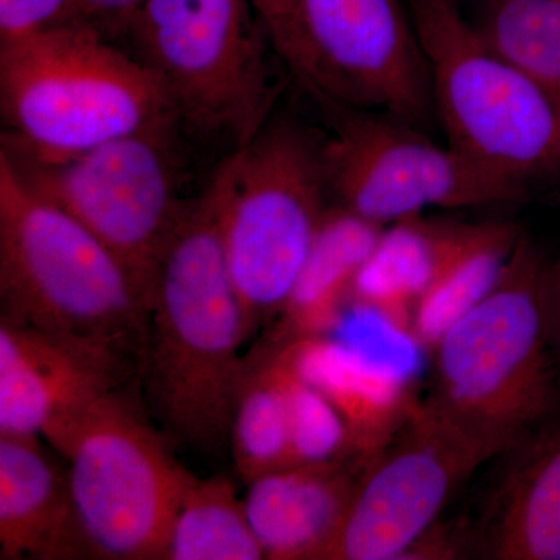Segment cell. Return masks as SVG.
I'll return each instance as SVG.
<instances>
[{
  "label": "cell",
  "instance_id": "cell-1",
  "mask_svg": "<svg viewBox=\"0 0 560 560\" xmlns=\"http://www.w3.org/2000/svg\"><path fill=\"white\" fill-rule=\"evenodd\" d=\"M249 337L208 184L180 210L150 283L138 386L147 415L173 447L209 458L230 453Z\"/></svg>",
  "mask_w": 560,
  "mask_h": 560
},
{
  "label": "cell",
  "instance_id": "cell-2",
  "mask_svg": "<svg viewBox=\"0 0 560 560\" xmlns=\"http://www.w3.org/2000/svg\"><path fill=\"white\" fill-rule=\"evenodd\" d=\"M548 272L550 264L522 234L499 282L430 350L425 400L490 458L556 423L560 359Z\"/></svg>",
  "mask_w": 560,
  "mask_h": 560
},
{
  "label": "cell",
  "instance_id": "cell-3",
  "mask_svg": "<svg viewBox=\"0 0 560 560\" xmlns=\"http://www.w3.org/2000/svg\"><path fill=\"white\" fill-rule=\"evenodd\" d=\"M0 319L116 357L139 377L149 293L83 224L0 153Z\"/></svg>",
  "mask_w": 560,
  "mask_h": 560
},
{
  "label": "cell",
  "instance_id": "cell-4",
  "mask_svg": "<svg viewBox=\"0 0 560 560\" xmlns=\"http://www.w3.org/2000/svg\"><path fill=\"white\" fill-rule=\"evenodd\" d=\"M0 109L2 143L43 160L178 127L153 73L120 44L77 22L0 39Z\"/></svg>",
  "mask_w": 560,
  "mask_h": 560
},
{
  "label": "cell",
  "instance_id": "cell-5",
  "mask_svg": "<svg viewBox=\"0 0 560 560\" xmlns=\"http://www.w3.org/2000/svg\"><path fill=\"white\" fill-rule=\"evenodd\" d=\"M320 149L323 138L272 114L208 183L249 335L285 307L329 209Z\"/></svg>",
  "mask_w": 560,
  "mask_h": 560
},
{
  "label": "cell",
  "instance_id": "cell-6",
  "mask_svg": "<svg viewBox=\"0 0 560 560\" xmlns=\"http://www.w3.org/2000/svg\"><path fill=\"white\" fill-rule=\"evenodd\" d=\"M124 43L187 138L231 153L275 114V49L250 0H142Z\"/></svg>",
  "mask_w": 560,
  "mask_h": 560
},
{
  "label": "cell",
  "instance_id": "cell-7",
  "mask_svg": "<svg viewBox=\"0 0 560 560\" xmlns=\"http://www.w3.org/2000/svg\"><path fill=\"white\" fill-rule=\"evenodd\" d=\"M448 145L525 186L560 171V101L490 49L456 0H411Z\"/></svg>",
  "mask_w": 560,
  "mask_h": 560
},
{
  "label": "cell",
  "instance_id": "cell-8",
  "mask_svg": "<svg viewBox=\"0 0 560 560\" xmlns=\"http://www.w3.org/2000/svg\"><path fill=\"white\" fill-rule=\"evenodd\" d=\"M49 444L68 459L88 559L164 560L176 512L195 475L130 389L95 405Z\"/></svg>",
  "mask_w": 560,
  "mask_h": 560
},
{
  "label": "cell",
  "instance_id": "cell-9",
  "mask_svg": "<svg viewBox=\"0 0 560 560\" xmlns=\"http://www.w3.org/2000/svg\"><path fill=\"white\" fill-rule=\"evenodd\" d=\"M180 138L179 128L167 125L61 160L5 143L0 153L36 195L108 246L150 294L154 264L187 201L179 197Z\"/></svg>",
  "mask_w": 560,
  "mask_h": 560
},
{
  "label": "cell",
  "instance_id": "cell-10",
  "mask_svg": "<svg viewBox=\"0 0 560 560\" xmlns=\"http://www.w3.org/2000/svg\"><path fill=\"white\" fill-rule=\"evenodd\" d=\"M324 113L331 124L320 149L329 197L378 226L429 209L485 208L525 197V186L431 142L408 121L342 106Z\"/></svg>",
  "mask_w": 560,
  "mask_h": 560
},
{
  "label": "cell",
  "instance_id": "cell-11",
  "mask_svg": "<svg viewBox=\"0 0 560 560\" xmlns=\"http://www.w3.org/2000/svg\"><path fill=\"white\" fill-rule=\"evenodd\" d=\"M489 459L420 397L404 425L361 470L324 560H405Z\"/></svg>",
  "mask_w": 560,
  "mask_h": 560
},
{
  "label": "cell",
  "instance_id": "cell-12",
  "mask_svg": "<svg viewBox=\"0 0 560 560\" xmlns=\"http://www.w3.org/2000/svg\"><path fill=\"white\" fill-rule=\"evenodd\" d=\"M320 108L377 109L419 127L433 108L429 65L397 0H300Z\"/></svg>",
  "mask_w": 560,
  "mask_h": 560
},
{
  "label": "cell",
  "instance_id": "cell-13",
  "mask_svg": "<svg viewBox=\"0 0 560 560\" xmlns=\"http://www.w3.org/2000/svg\"><path fill=\"white\" fill-rule=\"evenodd\" d=\"M131 383L136 372L105 350L0 319V434L54 441Z\"/></svg>",
  "mask_w": 560,
  "mask_h": 560
},
{
  "label": "cell",
  "instance_id": "cell-14",
  "mask_svg": "<svg viewBox=\"0 0 560 560\" xmlns=\"http://www.w3.org/2000/svg\"><path fill=\"white\" fill-rule=\"evenodd\" d=\"M366 464H293L248 482L246 515L265 559L324 560Z\"/></svg>",
  "mask_w": 560,
  "mask_h": 560
},
{
  "label": "cell",
  "instance_id": "cell-15",
  "mask_svg": "<svg viewBox=\"0 0 560 560\" xmlns=\"http://www.w3.org/2000/svg\"><path fill=\"white\" fill-rule=\"evenodd\" d=\"M294 372L329 399L360 463L381 452L420 399L404 374L329 335L285 340Z\"/></svg>",
  "mask_w": 560,
  "mask_h": 560
},
{
  "label": "cell",
  "instance_id": "cell-16",
  "mask_svg": "<svg viewBox=\"0 0 560 560\" xmlns=\"http://www.w3.org/2000/svg\"><path fill=\"white\" fill-rule=\"evenodd\" d=\"M470 528L471 555L560 560V423L517 451Z\"/></svg>",
  "mask_w": 560,
  "mask_h": 560
},
{
  "label": "cell",
  "instance_id": "cell-17",
  "mask_svg": "<svg viewBox=\"0 0 560 560\" xmlns=\"http://www.w3.org/2000/svg\"><path fill=\"white\" fill-rule=\"evenodd\" d=\"M0 559H88L68 470L39 436L0 434Z\"/></svg>",
  "mask_w": 560,
  "mask_h": 560
},
{
  "label": "cell",
  "instance_id": "cell-18",
  "mask_svg": "<svg viewBox=\"0 0 560 560\" xmlns=\"http://www.w3.org/2000/svg\"><path fill=\"white\" fill-rule=\"evenodd\" d=\"M477 230L478 224L422 215L389 224L353 280L350 304L382 315L401 334L410 335L419 301Z\"/></svg>",
  "mask_w": 560,
  "mask_h": 560
},
{
  "label": "cell",
  "instance_id": "cell-19",
  "mask_svg": "<svg viewBox=\"0 0 560 560\" xmlns=\"http://www.w3.org/2000/svg\"><path fill=\"white\" fill-rule=\"evenodd\" d=\"M383 230L340 206L327 209L272 335L280 340L329 335L350 304L353 280L370 260Z\"/></svg>",
  "mask_w": 560,
  "mask_h": 560
},
{
  "label": "cell",
  "instance_id": "cell-20",
  "mask_svg": "<svg viewBox=\"0 0 560 560\" xmlns=\"http://www.w3.org/2000/svg\"><path fill=\"white\" fill-rule=\"evenodd\" d=\"M285 341L267 338L245 355L232 416L230 455L242 481L293 466L290 453Z\"/></svg>",
  "mask_w": 560,
  "mask_h": 560
},
{
  "label": "cell",
  "instance_id": "cell-21",
  "mask_svg": "<svg viewBox=\"0 0 560 560\" xmlns=\"http://www.w3.org/2000/svg\"><path fill=\"white\" fill-rule=\"evenodd\" d=\"M521 237L514 224L480 223L471 241L419 301L408 337L430 352L444 331L499 282Z\"/></svg>",
  "mask_w": 560,
  "mask_h": 560
},
{
  "label": "cell",
  "instance_id": "cell-22",
  "mask_svg": "<svg viewBox=\"0 0 560 560\" xmlns=\"http://www.w3.org/2000/svg\"><path fill=\"white\" fill-rule=\"evenodd\" d=\"M243 500L223 475L195 478L180 501L164 560H260Z\"/></svg>",
  "mask_w": 560,
  "mask_h": 560
},
{
  "label": "cell",
  "instance_id": "cell-23",
  "mask_svg": "<svg viewBox=\"0 0 560 560\" xmlns=\"http://www.w3.org/2000/svg\"><path fill=\"white\" fill-rule=\"evenodd\" d=\"M482 40L560 101V0H488Z\"/></svg>",
  "mask_w": 560,
  "mask_h": 560
},
{
  "label": "cell",
  "instance_id": "cell-24",
  "mask_svg": "<svg viewBox=\"0 0 560 560\" xmlns=\"http://www.w3.org/2000/svg\"><path fill=\"white\" fill-rule=\"evenodd\" d=\"M287 350V341H285ZM287 375L290 453L293 464H319L357 459L350 451L348 427L329 399L311 383L302 381L290 363ZM359 460V459H357Z\"/></svg>",
  "mask_w": 560,
  "mask_h": 560
},
{
  "label": "cell",
  "instance_id": "cell-25",
  "mask_svg": "<svg viewBox=\"0 0 560 560\" xmlns=\"http://www.w3.org/2000/svg\"><path fill=\"white\" fill-rule=\"evenodd\" d=\"M272 44L276 57L283 62L302 91H308L311 70L302 35L300 0H250Z\"/></svg>",
  "mask_w": 560,
  "mask_h": 560
},
{
  "label": "cell",
  "instance_id": "cell-26",
  "mask_svg": "<svg viewBox=\"0 0 560 560\" xmlns=\"http://www.w3.org/2000/svg\"><path fill=\"white\" fill-rule=\"evenodd\" d=\"M140 3L142 0H70L60 22L86 25L106 39L124 44Z\"/></svg>",
  "mask_w": 560,
  "mask_h": 560
},
{
  "label": "cell",
  "instance_id": "cell-27",
  "mask_svg": "<svg viewBox=\"0 0 560 560\" xmlns=\"http://www.w3.org/2000/svg\"><path fill=\"white\" fill-rule=\"evenodd\" d=\"M70 0H0V39L18 38L58 24Z\"/></svg>",
  "mask_w": 560,
  "mask_h": 560
},
{
  "label": "cell",
  "instance_id": "cell-28",
  "mask_svg": "<svg viewBox=\"0 0 560 560\" xmlns=\"http://www.w3.org/2000/svg\"><path fill=\"white\" fill-rule=\"evenodd\" d=\"M548 293H550L552 331H555L556 348H558L560 359V249L558 259L555 264H550Z\"/></svg>",
  "mask_w": 560,
  "mask_h": 560
}]
</instances>
